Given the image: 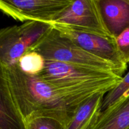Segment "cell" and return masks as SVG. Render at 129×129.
Returning a JSON list of instances; mask_svg holds the SVG:
<instances>
[{
  "label": "cell",
  "mask_w": 129,
  "mask_h": 129,
  "mask_svg": "<svg viewBox=\"0 0 129 129\" xmlns=\"http://www.w3.org/2000/svg\"><path fill=\"white\" fill-rule=\"evenodd\" d=\"M25 123L26 129H66L61 122L50 117H35Z\"/></svg>",
  "instance_id": "cell-14"
},
{
  "label": "cell",
  "mask_w": 129,
  "mask_h": 129,
  "mask_svg": "<svg viewBox=\"0 0 129 129\" xmlns=\"http://www.w3.org/2000/svg\"><path fill=\"white\" fill-rule=\"evenodd\" d=\"M106 94H96L78 109L66 129H89L101 112L102 102Z\"/></svg>",
  "instance_id": "cell-11"
},
{
  "label": "cell",
  "mask_w": 129,
  "mask_h": 129,
  "mask_svg": "<svg viewBox=\"0 0 129 129\" xmlns=\"http://www.w3.org/2000/svg\"><path fill=\"white\" fill-rule=\"evenodd\" d=\"M129 128V93L110 108L101 112L89 129Z\"/></svg>",
  "instance_id": "cell-10"
},
{
  "label": "cell",
  "mask_w": 129,
  "mask_h": 129,
  "mask_svg": "<svg viewBox=\"0 0 129 129\" xmlns=\"http://www.w3.org/2000/svg\"><path fill=\"white\" fill-rule=\"evenodd\" d=\"M3 67L12 96L25 122L35 117H50L66 127L83 103L95 94L109 92L100 88L59 86L25 74L16 64Z\"/></svg>",
  "instance_id": "cell-1"
},
{
  "label": "cell",
  "mask_w": 129,
  "mask_h": 129,
  "mask_svg": "<svg viewBox=\"0 0 129 129\" xmlns=\"http://www.w3.org/2000/svg\"><path fill=\"white\" fill-rule=\"evenodd\" d=\"M0 129H26L10 91L5 69L0 62Z\"/></svg>",
  "instance_id": "cell-8"
},
{
  "label": "cell",
  "mask_w": 129,
  "mask_h": 129,
  "mask_svg": "<svg viewBox=\"0 0 129 129\" xmlns=\"http://www.w3.org/2000/svg\"><path fill=\"white\" fill-rule=\"evenodd\" d=\"M129 93V72L122 77L118 85L105 95L101 107V112L110 108Z\"/></svg>",
  "instance_id": "cell-13"
},
{
  "label": "cell",
  "mask_w": 129,
  "mask_h": 129,
  "mask_svg": "<svg viewBox=\"0 0 129 129\" xmlns=\"http://www.w3.org/2000/svg\"><path fill=\"white\" fill-rule=\"evenodd\" d=\"M73 0H0V11L21 22H52Z\"/></svg>",
  "instance_id": "cell-5"
},
{
  "label": "cell",
  "mask_w": 129,
  "mask_h": 129,
  "mask_svg": "<svg viewBox=\"0 0 129 129\" xmlns=\"http://www.w3.org/2000/svg\"><path fill=\"white\" fill-rule=\"evenodd\" d=\"M127 129H129V128H127Z\"/></svg>",
  "instance_id": "cell-16"
},
{
  "label": "cell",
  "mask_w": 129,
  "mask_h": 129,
  "mask_svg": "<svg viewBox=\"0 0 129 129\" xmlns=\"http://www.w3.org/2000/svg\"><path fill=\"white\" fill-rule=\"evenodd\" d=\"M37 76L59 86L100 88L108 91L118 85L122 79L112 72L49 60H45L44 69Z\"/></svg>",
  "instance_id": "cell-3"
},
{
  "label": "cell",
  "mask_w": 129,
  "mask_h": 129,
  "mask_svg": "<svg viewBox=\"0 0 129 129\" xmlns=\"http://www.w3.org/2000/svg\"><path fill=\"white\" fill-rule=\"evenodd\" d=\"M16 64L25 74L37 76L44 69L45 59L37 52L28 50L20 57Z\"/></svg>",
  "instance_id": "cell-12"
},
{
  "label": "cell",
  "mask_w": 129,
  "mask_h": 129,
  "mask_svg": "<svg viewBox=\"0 0 129 129\" xmlns=\"http://www.w3.org/2000/svg\"><path fill=\"white\" fill-rule=\"evenodd\" d=\"M30 47L20 26L0 29V62L4 66L16 64Z\"/></svg>",
  "instance_id": "cell-7"
},
{
  "label": "cell",
  "mask_w": 129,
  "mask_h": 129,
  "mask_svg": "<svg viewBox=\"0 0 129 129\" xmlns=\"http://www.w3.org/2000/svg\"><path fill=\"white\" fill-rule=\"evenodd\" d=\"M50 25L89 54L112 63L115 68L117 75L122 77L127 64L118 50L115 38L78 31L57 23Z\"/></svg>",
  "instance_id": "cell-6"
},
{
  "label": "cell",
  "mask_w": 129,
  "mask_h": 129,
  "mask_svg": "<svg viewBox=\"0 0 129 129\" xmlns=\"http://www.w3.org/2000/svg\"><path fill=\"white\" fill-rule=\"evenodd\" d=\"M118 49L127 64L129 63V26L115 38Z\"/></svg>",
  "instance_id": "cell-15"
},
{
  "label": "cell",
  "mask_w": 129,
  "mask_h": 129,
  "mask_svg": "<svg viewBox=\"0 0 129 129\" xmlns=\"http://www.w3.org/2000/svg\"><path fill=\"white\" fill-rule=\"evenodd\" d=\"M50 23H57L78 31L113 37L106 27L98 0H73Z\"/></svg>",
  "instance_id": "cell-4"
},
{
  "label": "cell",
  "mask_w": 129,
  "mask_h": 129,
  "mask_svg": "<svg viewBox=\"0 0 129 129\" xmlns=\"http://www.w3.org/2000/svg\"><path fill=\"white\" fill-rule=\"evenodd\" d=\"M98 3L107 30L117 37L129 26V0H98Z\"/></svg>",
  "instance_id": "cell-9"
},
{
  "label": "cell",
  "mask_w": 129,
  "mask_h": 129,
  "mask_svg": "<svg viewBox=\"0 0 129 129\" xmlns=\"http://www.w3.org/2000/svg\"><path fill=\"white\" fill-rule=\"evenodd\" d=\"M28 50L38 52L45 60L82 66L117 74L112 63L89 54L52 26Z\"/></svg>",
  "instance_id": "cell-2"
}]
</instances>
